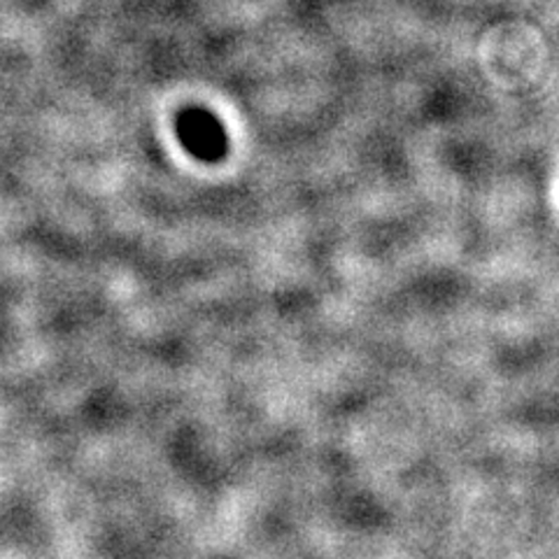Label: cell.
Instances as JSON below:
<instances>
[{"label": "cell", "instance_id": "6da1fadb", "mask_svg": "<svg viewBox=\"0 0 559 559\" xmlns=\"http://www.w3.org/2000/svg\"><path fill=\"white\" fill-rule=\"evenodd\" d=\"M178 135L189 154L197 159L217 164L229 152V135L215 115L201 108H189L178 119Z\"/></svg>", "mask_w": 559, "mask_h": 559}]
</instances>
